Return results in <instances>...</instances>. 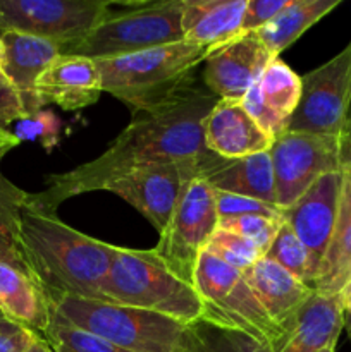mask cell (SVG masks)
I'll return each mask as SVG.
<instances>
[{
  "label": "cell",
  "instance_id": "8",
  "mask_svg": "<svg viewBox=\"0 0 351 352\" xmlns=\"http://www.w3.org/2000/svg\"><path fill=\"white\" fill-rule=\"evenodd\" d=\"M217 229L215 192L196 175L182 184L171 220L153 250L176 275L193 284L200 254Z\"/></svg>",
  "mask_w": 351,
  "mask_h": 352
},
{
  "label": "cell",
  "instance_id": "9",
  "mask_svg": "<svg viewBox=\"0 0 351 352\" xmlns=\"http://www.w3.org/2000/svg\"><path fill=\"white\" fill-rule=\"evenodd\" d=\"M107 0H0V34L7 31L79 43L107 12Z\"/></svg>",
  "mask_w": 351,
  "mask_h": 352
},
{
  "label": "cell",
  "instance_id": "22",
  "mask_svg": "<svg viewBox=\"0 0 351 352\" xmlns=\"http://www.w3.org/2000/svg\"><path fill=\"white\" fill-rule=\"evenodd\" d=\"M343 327L341 294L326 296L313 291L296 315L295 327L275 352H319L330 344H337Z\"/></svg>",
  "mask_w": 351,
  "mask_h": 352
},
{
  "label": "cell",
  "instance_id": "19",
  "mask_svg": "<svg viewBox=\"0 0 351 352\" xmlns=\"http://www.w3.org/2000/svg\"><path fill=\"white\" fill-rule=\"evenodd\" d=\"M241 274L272 322L284 337L288 336L301 306L313 294V289L265 256Z\"/></svg>",
  "mask_w": 351,
  "mask_h": 352
},
{
  "label": "cell",
  "instance_id": "23",
  "mask_svg": "<svg viewBox=\"0 0 351 352\" xmlns=\"http://www.w3.org/2000/svg\"><path fill=\"white\" fill-rule=\"evenodd\" d=\"M0 315L26 327L38 337L47 336L52 309L36 282L19 268L0 261Z\"/></svg>",
  "mask_w": 351,
  "mask_h": 352
},
{
  "label": "cell",
  "instance_id": "41",
  "mask_svg": "<svg viewBox=\"0 0 351 352\" xmlns=\"http://www.w3.org/2000/svg\"><path fill=\"white\" fill-rule=\"evenodd\" d=\"M319 352H336V344H330V346L323 347V349L319 351Z\"/></svg>",
  "mask_w": 351,
  "mask_h": 352
},
{
  "label": "cell",
  "instance_id": "11",
  "mask_svg": "<svg viewBox=\"0 0 351 352\" xmlns=\"http://www.w3.org/2000/svg\"><path fill=\"white\" fill-rule=\"evenodd\" d=\"M350 96L351 40L330 60L301 76V96L288 131L341 138Z\"/></svg>",
  "mask_w": 351,
  "mask_h": 352
},
{
  "label": "cell",
  "instance_id": "1",
  "mask_svg": "<svg viewBox=\"0 0 351 352\" xmlns=\"http://www.w3.org/2000/svg\"><path fill=\"white\" fill-rule=\"evenodd\" d=\"M219 102L209 88L188 82L157 105L133 110L129 126L95 160L48 177L41 192H30V203L57 212V206L83 192L105 191L117 175L140 165L182 164L206 151L203 124Z\"/></svg>",
  "mask_w": 351,
  "mask_h": 352
},
{
  "label": "cell",
  "instance_id": "25",
  "mask_svg": "<svg viewBox=\"0 0 351 352\" xmlns=\"http://www.w3.org/2000/svg\"><path fill=\"white\" fill-rule=\"evenodd\" d=\"M341 0H289L288 6L262 30L255 31L274 57L291 47L306 30L336 9Z\"/></svg>",
  "mask_w": 351,
  "mask_h": 352
},
{
  "label": "cell",
  "instance_id": "24",
  "mask_svg": "<svg viewBox=\"0 0 351 352\" xmlns=\"http://www.w3.org/2000/svg\"><path fill=\"white\" fill-rule=\"evenodd\" d=\"M344 182L339 215L327 253L312 289L319 294L337 296L351 282V168H343Z\"/></svg>",
  "mask_w": 351,
  "mask_h": 352
},
{
  "label": "cell",
  "instance_id": "13",
  "mask_svg": "<svg viewBox=\"0 0 351 352\" xmlns=\"http://www.w3.org/2000/svg\"><path fill=\"white\" fill-rule=\"evenodd\" d=\"M343 182V170L329 172L313 182L312 188L291 206L282 210V220L291 227L296 237L306 248L317 275L339 215Z\"/></svg>",
  "mask_w": 351,
  "mask_h": 352
},
{
  "label": "cell",
  "instance_id": "14",
  "mask_svg": "<svg viewBox=\"0 0 351 352\" xmlns=\"http://www.w3.org/2000/svg\"><path fill=\"white\" fill-rule=\"evenodd\" d=\"M274 58L257 33H244L206 57L203 82L219 100L241 102Z\"/></svg>",
  "mask_w": 351,
  "mask_h": 352
},
{
  "label": "cell",
  "instance_id": "40",
  "mask_svg": "<svg viewBox=\"0 0 351 352\" xmlns=\"http://www.w3.org/2000/svg\"><path fill=\"white\" fill-rule=\"evenodd\" d=\"M26 352H55V351L52 349V346L43 339V337H36V340L31 344V347Z\"/></svg>",
  "mask_w": 351,
  "mask_h": 352
},
{
  "label": "cell",
  "instance_id": "5",
  "mask_svg": "<svg viewBox=\"0 0 351 352\" xmlns=\"http://www.w3.org/2000/svg\"><path fill=\"white\" fill-rule=\"evenodd\" d=\"M182 0L109 2L105 16L79 43L61 48V55L89 60L116 58L178 43L182 34Z\"/></svg>",
  "mask_w": 351,
  "mask_h": 352
},
{
  "label": "cell",
  "instance_id": "21",
  "mask_svg": "<svg viewBox=\"0 0 351 352\" xmlns=\"http://www.w3.org/2000/svg\"><path fill=\"white\" fill-rule=\"evenodd\" d=\"M246 0H182V34L210 52L243 33Z\"/></svg>",
  "mask_w": 351,
  "mask_h": 352
},
{
  "label": "cell",
  "instance_id": "7",
  "mask_svg": "<svg viewBox=\"0 0 351 352\" xmlns=\"http://www.w3.org/2000/svg\"><path fill=\"white\" fill-rule=\"evenodd\" d=\"M193 285L202 299L203 318L241 330L268 344L272 352L279 349L284 333L272 322L240 270L203 251L196 263Z\"/></svg>",
  "mask_w": 351,
  "mask_h": 352
},
{
  "label": "cell",
  "instance_id": "18",
  "mask_svg": "<svg viewBox=\"0 0 351 352\" xmlns=\"http://www.w3.org/2000/svg\"><path fill=\"white\" fill-rule=\"evenodd\" d=\"M102 79L95 60L74 55H58L38 79V103L57 105L74 112L93 105L102 95Z\"/></svg>",
  "mask_w": 351,
  "mask_h": 352
},
{
  "label": "cell",
  "instance_id": "42",
  "mask_svg": "<svg viewBox=\"0 0 351 352\" xmlns=\"http://www.w3.org/2000/svg\"><path fill=\"white\" fill-rule=\"evenodd\" d=\"M0 55H2V38H0Z\"/></svg>",
  "mask_w": 351,
  "mask_h": 352
},
{
  "label": "cell",
  "instance_id": "2",
  "mask_svg": "<svg viewBox=\"0 0 351 352\" xmlns=\"http://www.w3.org/2000/svg\"><path fill=\"white\" fill-rule=\"evenodd\" d=\"M19 248L28 274L50 306L62 298L105 302L102 284L116 246L72 229L57 212L38 208L28 199L21 212Z\"/></svg>",
  "mask_w": 351,
  "mask_h": 352
},
{
  "label": "cell",
  "instance_id": "15",
  "mask_svg": "<svg viewBox=\"0 0 351 352\" xmlns=\"http://www.w3.org/2000/svg\"><path fill=\"white\" fill-rule=\"evenodd\" d=\"M301 96V78L281 58H274L260 81L241 100L251 119L270 140L288 131V124Z\"/></svg>",
  "mask_w": 351,
  "mask_h": 352
},
{
  "label": "cell",
  "instance_id": "29",
  "mask_svg": "<svg viewBox=\"0 0 351 352\" xmlns=\"http://www.w3.org/2000/svg\"><path fill=\"white\" fill-rule=\"evenodd\" d=\"M45 340L55 352H129L102 337L69 325L54 315Z\"/></svg>",
  "mask_w": 351,
  "mask_h": 352
},
{
  "label": "cell",
  "instance_id": "35",
  "mask_svg": "<svg viewBox=\"0 0 351 352\" xmlns=\"http://www.w3.org/2000/svg\"><path fill=\"white\" fill-rule=\"evenodd\" d=\"M26 117L19 95L0 71V133H12L10 126Z\"/></svg>",
  "mask_w": 351,
  "mask_h": 352
},
{
  "label": "cell",
  "instance_id": "34",
  "mask_svg": "<svg viewBox=\"0 0 351 352\" xmlns=\"http://www.w3.org/2000/svg\"><path fill=\"white\" fill-rule=\"evenodd\" d=\"M289 0H246L243 19V33H255L270 23Z\"/></svg>",
  "mask_w": 351,
  "mask_h": 352
},
{
  "label": "cell",
  "instance_id": "36",
  "mask_svg": "<svg viewBox=\"0 0 351 352\" xmlns=\"http://www.w3.org/2000/svg\"><path fill=\"white\" fill-rule=\"evenodd\" d=\"M36 337L26 327L0 315V352H26Z\"/></svg>",
  "mask_w": 351,
  "mask_h": 352
},
{
  "label": "cell",
  "instance_id": "17",
  "mask_svg": "<svg viewBox=\"0 0 351 352\" xmlns=\"http://www.w3.org/2000/svg\"><path fill=\"white\" fill-rule=\"evenodd\" d=\"M0 38V71L19 95L26 117L34 116L41 110L36 95L38 79L61 55V47L54 41L14 31L2 33Z\"/></svg>",
  "mask_w": 351,
  "mask_h": 352
},
{
  "label": "cell",
  "instance_id": "31",
  "mask_svg": "<svg viewBox=\"0 0 351 352\" xmlns=\"http://www.w3.org/2000/svg\"><path fill=\"white\" fill-rule=\"evenodd\" d=\"M282 222H284V220L268 219V217L243 215L219 220V227L220 229L231 230V232L234 234H240L244 239L251 241L265 256V253L268 251L270 244L274 243Z\"/></svg>",
  "mask_w": 351,
  "mask_h": 352
},
{
  "label": "cell",
  "instance_id": "32",
  "mask_svg": "<svg viewBox=\"0 0 351 352\" xmlns=\"http://www.w3.org/2000/svg\"><path fill=\"white\" fill-rule=\"evenodd\" d=\"M14 126H16V129L12 131V134L17 140L40 141L47 150H52L57 144L58 133H61V120L47 110H40L34 116L24 117Z\"/></svg>",
  "mask_w": 351,
  "mask_h": 352
},
{
  "label": "cell",
  "instance_id": "27",
  "mask_svg": "<svg viewBox=\"0 0 351 352\" xmlns=\"http://www.w3.org/2000/svg\"><path fill=\"white\" fill-rule=\"evenodd\" d=\"M30 192L17 188L0 172V261L28 274L19 248L21 212ZM30 275V274H28Z\"/></svg>",
  "mask_w": 351,
  "mask_h": 352
},
{
  "label": "cell",
  "instance_id": "10",
  "mask_svg": "<svg viewBox=\"0 0 351 352\" xmlns=\"http://www.w3.org/2000/svg\"><path fill=\"white\" fill-rule=\"evenodd\" d=\"M268 153L274 170L275 205L281 210L291 206L322 175L343 170L341 140L336 136L286 131L275 138Z\"/></svg>",
  "mask_w": 351,
  "mask_h": 352
},
{
  "label": "cell",
  "instance_id": "38",
  "mask_svg": "<svg viewBox=\"0 0 351 352\" xmlns=\"http://www.w3.org/2000/svg\"><path fill=\"white\" fill-rule=\"evenodd\" d=\"M21 141L12 133H0V162L9 153L12 148H16Z\"/></svg>",
  "mask_w": 351,
  "mask_h": 352
},
{
  "label": "cell",
  "instance_id": "6",
  "mask_svg": "<svg viewBox=\"0 0 351 352\" xmlns=\"http://www.w3.org/2000/svg\"><path fill=\"white\" fill-rule=\"evenodd\" d=\"M52 315L129 352H189L188 325L147 309L62 298Z\"/></svg>",
  "mask_w": 351,
  "mask_h": 352
},
{
  "label": "cell",
  "instance_id": "16",
  "mask_svg": "<svg viewBox=\"0 0 351 352\" xmlns=\"http://www.w3.org/2000/svg\"><path fill=\"white\" fill-rule=\"evenodd\" d=\"M196 168L213 191L275 205V181L268 151L243 158H224L206 150L196 162Z\"/></svg>",
  "mask_w": 351,
  "mask_h": 352
},
{
  "label": "cell",
  "instance_id": "33",
  "mask_svg": "<svg viewBox=\"0 0 351 352\" xmlns=\"http://www.w3.org/2000/svg\"><path fill=\"white\" fill-rule=\"evenodd\" d=\"M215 192L217 212H219V220L233 219V217L243 215H260L268 217V219L282 220V210L275 205L258 201L253 198H244V196L229 195V192L213 191Z\"/></svg>",
  "mask_w": 351,
  "mask_h": 352
},
{
  "label": "cell",
  "instance_id": "4",
  "mask_svg": "<svg viewBox=\"0 0 351 352\" xmlns=\"http://www.w3.org/2000/svg\"><path fill=\"white\" fill-rule=\"evenodd\" d=\"M212 54L209 48L182 40L138 54L95 60L102 89L133 110L164 102L191 82L200 64Z\"/></svg>",
  "mask_w": 351,
  "mask_h": 352
},
{
  "label": "cell",
  "instance_id": "30",
  "mask_svg": "<svg viewBox=\"0 0 351 352\" xmlns=\"http://www.w3.org/2000/svg\"><path fill=\"white\" fill-rule=\"evenodd\" d=\"M205 251L219 258L227 267L240 272L250 268L251 265L257 263L264 256L262 251L251 241L244 239L243 236L231 232V230L220 229V227L213 232Z\"/></svg>",
  "mask_w": 351,
  "mask_h": 352
},
{
  "label": "cell",
  "instance_id": "12",
  "mask_svg": "<svg viewBox=\"0 0 351 352\" xmlns=\"http://www.w3.org/2000/svg\"><path fill=\"white\" fill-rule=\"evenodd\" d=\"M196 162L140 165L117 175L107 184L105 191L126 199L162 234L171 220L182 184L198 175Z\"/></svg>",
  "mask_w": 351,
  "mask_h": 352
},
{
  "label": "cell",
  "instance_id": "28",
  "mask_svg": "<svg viewBox=\"0 0 351 352\" xmlns=\"http://www.w3.org/2000/svg\"><path fill=\"white\" fill-rule=\"evenodd\" d=\"M265 258L277 263L279 267L288 270L289 274H292L296 278H299L303 284L310 285V287L315 282L317 274L312 265V260H310L308 251H306L301 241L296 237V234L292 232L291 227L286 222H282L274 243L270 244L268 251L265 253Z\"/></svg>",
  "mask_w": 351,
  "mask_h": 352
},
{
  "label": "cell",
  "instance_id": "26",
  "mask_svg": "<svg viewBox=\"0 0 351 352\" xmlns=\"http://www.w3.org/2000/svg\"><path fill=\"white\" fill-rule=\"evenodd\" d=\"M189 352H272V347L241 330L198 318L188 325Z\"/></svg>",
  "mask_w": 351,
  "mask_h": 352
},
{
  "label": "cell",
  "instance_id": "20",
  "mask_svg": "<svg viewBox=\"0 0 351 352\" xmlns=\"http://www.w3.org/2000/svg\"><path fill=\"white\" fill-rule=\"evenodd\" d=\"M205 146L224 158H243L265 153L274 140L251 119L241 102L219 100L203 124Z\"/></svg>",
  "mask_w": 351,
  "mask_h": 352
},
{
  "label": "cell",
  "instance_id": "39",
  "mask_svg": "<svg viewBox=\"0 0 351 352\" xmlns=\"http://www.w3.org/2000/svg\"><path fill=\"white\" fill-rule=\"evenodd\" d=\"M341 301H343L344 316L348 315V318L351 320V282L344 287V291L341 292Z\"/></svg>",
  "mask_w": 351,
  "mask_h": 352
},
{
  "label": "cell",
  "instance_id": "3",
  "mask_svg": "<svg viewBox=\"0 0 351 352\" xmlns=\"http://www.w3.org/2000/svg\"><path fill=\"white\" fill-rule=\"evenodd\" d=\"M102 292L105 302L171 316L184 325L203 315L195 285L176 275L155 250L116 246Z\"/></svg>",
  "mask_w": 351,
  "mask_h": 352
},
{
  "label": "cell",
  "instance_id": "37",
  "mask_svg": "<svg viewBox=\"0 0 351 352\" xmlns=\"http://www.w3.org/2000/svg\"><path fill=\"white\" fill-rule=\"evenodd\" d=\"M341 164L343 168H351V96L348 103L346 119H344L343 134H341Z\"/></svg>",
  "mask_w": 351,
  "mask_h": 352
}]
</instances>
